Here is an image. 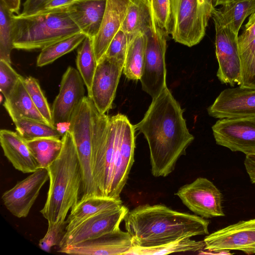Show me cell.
<instances>
[{
    "instance_id": "cb8c5ba5",
    "label": "cell",
    "mask_w": 255,
    "mask_h": 255,
    "mask_svg": "<svg viewBox=\"0 0 255 255\" xmlns=\"http://www.w3.org/2000/svg\"><path fill=\"white\" fill-rule=\"evenodd\" d=\"M121 200L103 196H92L81 198L72 208L66 220L68 232L87 218L98 213L123 205Z\"/></svg>"
},
{
    "instance_id": "f6af8a7d",
    "label": "cell",
    "mask_w": 255,
    "mask_h": 255,
    "mask_svg": "<svg viewBox=\"0 0 255 255\" xmlns=\"http://www.w3.org/2000/svg\"><path fill=\"white\" fill-rule=\"evenodd\" d=\"M236 0H212L214 7L220 5H222L225 3Z\"/></svg>"
},
{
    "instance_id": "d4e9b609",
    "label": "cell",
    "mask_w": 255,
    "mask_h": 255,
    "mask_svg": "<svg viewBox=\"0 0 255 255\" xmlns=\"http://www.w3.org/2000/svg\"><path fill=\"white\" fill-rule=\"evenodd\" d=\"M255 12V0H239L214 8L212 17L221 24L228 26L237 35L245 19Z\"/></svg>"
},
{
    "instance_id": "44dd1931",
    "label": "cell",
    "mask_w": 255,
    "mask_h": 255,
    "mask_svg": "<svg viewBox=\"0 0 255 255\" xmlns=\"http://www.w3.org/2000/svg\"><path fill=\"white\" fill-rule=\"evenodd\" d=\"M0 143L4 156L16 170L31 173L39 168L27 141L17 132L0 130Z\"/></svg>"
},
{
    "instance_id": "ac0fdd59",
    "label": "cell",
    "mask_w": 255,
    "mask_h": 255,
    "mask_svg": "<svg viewBox=\"0 0 255 255\" xmlns=\"http://www.w3.org/2000/svg\"><path fill=\"white\" fill-rule=\"evenodd\" d=\"M133 246L130 234L119 228L97 238L59 249L57 252L75 255H127Z\"/></svg>"
},
{
    "instance_id": "ab89813d",
    "label": "cell",
    "mask_w": 255,
    "mask_h": 255,
    "mask_svg": "<svg viewBox=\"0 0 255 255\" xmlns=\"http://www.w3.org/2000/svg\"><path fill=\"white\" fill-rule=\"evenodd\" d=\"M49 0H26L23 4L20 15L28 16L36 14L41 11Z\"/></svg>"
},
{
    "instance_id": "e575fe53",
    "label": "cell",
    "mask_w": 255,
    "mask_h": 255,
    "mask_svg": "<svg viewBox=\"0 0 255 255\" xmlns=\"http://www.w3.org/2000/svg\"><path fill=\"white\" fill-rule=\"evenodd\" d=\"M149 1L157 25L168 35L171 24V0H149Z\"/></svg>"
},
{
    "instance_id": "8d00e7d4",
    "label": "cell",
    "mask_w": 255,
    "mask_h": 255,
    "mask_svg": "<svg viewBox=\"0 0 255 255\" xmlns=\"http://www.w3.org/2000/svg\"><path fill=\"white\" fill-rule=\"evenodd\" d=\"M129 41L130 37L120 29L110 43L105 55L124 64Z\"/></svg>"
},
{
    "instance_id": "4dcf8cb0",
    "label": "cell",
    "mask_w": 255,
    "mask_h": 255,
    "mask_svg": "<svg viewBox=\"0 0 255 255\" xmlns=\"http://www.w3.org/2000/svg\"><path fill=\"white\" fill-rule=\"evenodd\" d=\"M16 132L25 140L42 137H62L63 133L54 125L37 121L20 119L13 122Z\"/></svg>"
},
{
    "instance_id": "5b68a950",
    "label": "cell",
    "mask_w": 255,
    "mask_h": 255,
    "mask_svg": "<svg viewBox=\"0 0 255 255\" xmlns=\"http://www.w3.org/2000/svg\"><path fill=\"white\" fill-rule=\"evenodd\" d=\"M80 32L66 8L28 16L13 14L12 16L14 49L41 50Z\"/></svg>"
},
{
    "instance_id": "ee69618b",
    "label": "cell",
    "mask_w": 255,
    "mask_h": 255,
    "mask_svg": "<svg viewBox=\"0 0 255 255\" xmlns=\"http://www.w3.org/2000/svg\"><path fill=\"white\" fill-rule=\"evenodd\" d=\"M240 53H244L255 58V39L243 48L240 49Z\"/></svg>"
},
{
    "instance_id": "5bb4252c",
    "label": "cell",
    "mask_w": 255,
    "mask_h": 255,
    "mask_svg": "<svg viewBox=\"0 0 255 255\" xmlns=\"http://www.w3.org/2000/svg\"><path fill=\"white\" fill-rule=\"evenodd\" d=\"M124 65L105 55L98 62L88 96L102 114H106L112 108Z\"/></svg>"
},
{
    "instance_id": "d590c367",
    "label": "cell",
    "mask_w": 255,
    "mask_h": 255,
    "mask_svg": "<svg viewBox=\"0 0 255 255\" xmlns=\"http://www.w3.org/2000/svg\"><path fill=\"white\" fill-rule=\"evenodd\" d=\"M21 77L10 63L0 60V91L5 99L10 95Z\"/></svg>"
},
{
    "instance_id": "b9f144b4",
    "label": "cell",
    "mask_w": 255,
    "mask_h": 255,
    "mask_svg": "<svg viewBox=\"0 0 255 255\" xmlns=\"http://www.w3.org/2000/svg\"><path fill=\"white\" fill-rule=\"evenodd\" d=\"M244 165L251 182L255 184V153L246 155Z\"/></svg>"
},
{
    "instance_id": "9c48e42d",
    "label": "cell",
    "mask_w": 255,
    "mask_h": 255,
    "mask_svg": "<svg viewBox=\"0 0 255 255\" xmlns=\"http://www.w3.org/2000/svg\"><path fill=\"white\" fill-rule=\"evenodd\" d=\"M215 27V52L218 62L217 76L222 84L240 86L242 64L238 35L228 26L213 19Z\"/></svg>"
},
{
    "instance_id": "277c9868",
    "label": "cell",
    "mask_w": 255,
    "mask_h": 255,
    "mask_svg": "<svg viewBox=\"0 0 255 255\" xmlns=\"http://www.w3.org/2000/svg\"><path fill=\"white\" fill-rule=\"evenodd\" d=\"M58 156L46 168L49 186L40 213L48 222L65 220L68 212L78 202L82 174L73 137L67 129Z\"/></svg>"
},
{
    "instance_id": "f35d334b",
    "label": "cell",
    "mask_w": 255,
    "mask_h": 255,
    "mask_svg": "<svg viewBox=\"0 0 255 255\" xmlns=\"http://www.w3.org/2000/svg\"><path fill=\"white\" fill-rule=\"evenodd\" d=\"M255 39V12L250 15L243 33L238 36L239 49L247 46Z\"/></svg>"
},
{
    "instance_id": "4316f807",
    "label": "cell",
    "mask_w": 255,
    "mask_h": 255,
    "mask_svg": "<svg viewBox=\"0 0 255 255\" xmlns=\"http://www.w3.org/2000/svg\"><path fill=\"white\" fill-rule=\"evenodd\" d=\"M205 246L204 241H197L186 238L152 247L133 246L127 255H161L174 253L196 252L202 251Z\"/></svg>"
},
{
    "instance_id": "7a4b0ae2",
    "label": "cell",
    "mask_w": 255,
    "mask_h": 255,
    "mask_svg": "<svg viewBox=\"0 0 255 255\" xmlns=\"http://www.w3.org/2000/svg\"><path fill=\"white\" fill-rule=\"evenodd\" d=\"M135 128L127 117H110L94 144L93 173L101 195L121 200L134 162Z\"/></svg>"
},
{
    "instance_id": "74e56055",
    "label": "cell",
    "mask_w": 255,
    "mask_h": 255,
    "mask_svg": "<svg viewBox=\"0 0 255 255\" xmlns=\"http://www.w3.org/2000/svg\"><path fill=\"white\" fill-rule=\"evenodd\" d=\"M242 80L240 86L255 88V58L240 53Z\"/></svg>"
},
{
    "instance_id": "d6a6232c",
    "label": "cell",
    "mask_w": 255,
    "mask_h": 255,
    "mask_svg": "<svg viewBox=\"0 0 255 255\" xmlns=\"http://www.w3.org/2000/svg\"><path fill=\"white\" fill-rule=\"evenodd\" d=\"M24 83L31 99L39 112L50 125H53L51 109L42 91L38 80L34 77L29 76L24 78Z\"/></svg>"
},
{
    "instance_id": "3957f363",
    "label": "cell",
    "mask_w": 255,
    "mask_h": 255,
    "mask_svg": "<svg viewBox=\"0 0 255 255\" xmlns=\"http://www.w3.org/2000/svg\"><path fill=\"white\" fill-rule=\"evenodd\" d=\"M125 228L133 246L149 248L181 239L209 234L210 221L162 204H145L128 211Z\"/></svg>"
},
{
    "instance_id": "ffe728a7",
    "label": "cell",
    "mask_w": 255,
    "mask_h": 255,
    "mask_svg": "<svg viewBox=\"0 0 255 255\" xmlns=\"http://www.w3.org/2000/svg\"><path fill=\"white\" fill-rule=\"evenodd\" d=\"M107 0H77L66 8L81 32L93 39L98 33Z\"/></svg>"
},
{
    "instance_id": "f1b7e54d",
    "label": "cell",
    "mask_w": 255,
    "mask_h": 255,
    "mask_svg": "<svg viewBox=\"0 0 255 255\" xmlns=\"http://www.w3.org/2000/svg\"><path fill=\"white\" fill-rule=\"evenodd\" d=\"M86 36L80 32L43 48L37 57V66L41 67L49 64L71 52L82 43Z\"/></svg>"
},
{
    "instance_id": "7402d4cb",
    "label": "cell",
    "mask_w": 255,
    "mask_h": 255,
    "mask_svg": "<svg viewBox=\"0 0 255 255\" xmlns=\"http://www.w3.org/2000/svg\"><path fill=\"white\" fill-rule=\"evenodd\" d=\"M24 79L20 77L10 95L5 99L3 107L13 122L20 119H28L50 124L35 106L25 87Z\"/></svg>"
},
{
    "instance_id": "836d02e7",
    "label": "cell",
    "mask_w": 255,
    "mask_h": 255,
    "mask_svg": "<svg viewBox=\"0 0 255 255\" xmlns=\"http://www.w3.org/2000/svg\"><path fill=\"white\" fill-rule=\"evenodd\" d=\"M68 225L67 220L57 223L48 222L47 232L39 242V247L43 251L49 253L51 248L59 246L66 233Z\"/></svg>"
},
{
    "instance_id": "7c38bea8",
    "label": "cell",
    "mask_w": 255,
    "mask_h": 255,
    "mask_svg": "<svg viewBox=\"0 0 255 255\" xmlns=\"http://www.w3.org/2000/svg\"><path fill=\"white\" fill-rule=\"evenodd\" d=\"M128 208L124 205L95 214L67 232L59 249L100 237L120 228Z\"/></svg>"
},
{
    "instance_id": "7bdbcfd3",
    "label": "cell",
    "mask_w": 255,
    "mask_h": 255,
    "mask_svg": "<svg viewBox=\"0 0 255 255\" xmlns=\"http://www.w3.org/2000/svg\"><path fill=\"white\" fill-rule=\"evenodd\" d=\"M12 12L19 14L20 6V0H0Z\"/></svg>"
},
{
    "instance_id": "9a60e30c",
    "label": "cell",
    "mask_w": 255,
    "mask_h": 255,
    "mask_svg": "<svg viewBox=\"0 0 255 255\" xmlns=\"http://www.w3.org/2000/svg\"><path fill=\"white\" fill-rule=\"evenodd\" d=\"M84 85L78 70L68 67L62 76L59 91L51 109L54 126L57 127L70 123L74 112L85 97Z\"/></svg>"
},
{
    "instance_id": "6da1fadb",
    "label": "cell",
    "mask_w": 255,
    "mask_h": 255,
    "mask_svg": "<svg viewBox=\"0 0 255 255\" xmlns=\"http://www.w3.org/2000/svg\"><path fill=\"white\" fill-rule=\"evenodd\" d=\"M183 111L167 87L152 101L143 119L134 125L143 134L149 148L151 170L155 177L174 170L179 157L194 140L187 128Z\"/></svg>"
},
{
    "instance_id": "4fadbf2b",
    "label": "cell",
    "mask_w": 255,
    "mask_h": 255,
    "mask_svg": "<svg viewBox=\"0 0 255 255\" xmlns=\"http://www.w3.org/2000/svg\"><path fill=\"white\" fill-rule=\"evenodd\" d=\"M205 250L215 253L236 250L247 255L255 254V218L240 221L207 235ZM213 253V254H214Z\"/></svg>"
},
{
    "instance_id": "1f68e13d",
    "label": "cell",
    "mask_w": 255,
    "mask_h": 255,
    "mask_svg": "<svg viewBox=\"0 0 255 255\" xmlns=\"http://www.w3.org/2000/svg\"><path fill=\"white\" fill-rule=\"evenodd\" d=\"M13 14L0 0V60L11 64L10 54L13 48L12 16Z\"/></svg>"
},
{
    "instance_id": "8992f818",
    "label": "cell",
    "mask_w": 255,
    "mask_h": 255,
    "mask_svg": "<svg viewBox=\"0 0 255 255\" xmlns=\"http://www.w3.org/2000/svg\"><path fill=\"white\" fill-rule=\"evenodd\" d=\"M109 117L100 113L92 100L85 96L69 123L68 130L75 144L82 174L81 198L102 196L93 176V149L94 142Z\"/></svg>"
},
{
    "instance_id": "603a6c76",
    "label": "cell",
    "mask_w": 255,
    "mask_h": 255,
    "mask_svg": "<svg viewBox=\"0 0 255 255\" xmlns=\"http://www.w3.org/2000/svg\"><path fill=\"white\" fill-rule=\"evenodd\" d=\"M155 22L149 0H130L121 29L130 39L144 34Z\"/></svg>"
},
{
    "instance_id": "52a82bcc",
    "label": "cell",
    "mask_w": 255,
    "mask_h": 255,
    "mask_svg": "<svg viewBox=\"0 0 255 255\" xmlns=\"http://www.w3.org/2000/svg\"><path fill=\"white\" fill-rule=\"evenodd\" d=\"M214 7L212 0H171L172 39L188 47L198 44Z\"/></svg>"
},
{
    "instance_id": "e0dca14e",
    "label": "cell",
    "mask_w": 255,
    "mask_h": 255,
    "mask_svg": "<svg viewBox=\"0 0 255 255\" xmlns=\"http://www.w3.org/2000/svg\"><path fill=\"white\" fill-rule=\"evenodd\" d=\"M216 119L255 117V88L239 86L222 91L208 108Z\"/></svg>"
},
{
    "instance_id": "8fae6325",
    "label": "cell",
    "mask_w": 255,
    "mask_h": 255,
    "mask_svg": "<svg viewBox=\"0 0 255 255\" xmlns=\"http://www.w3.org/2000/svg\"><path fill=\"white\" fill-rule=\"evenodd\" d=\"M212 129L217 144L246 155L255 153V117L220 119Z\"/></svg>"
},
{
    "instance_id": "484cf974",
    "label": "cell",
    "mask_w": 255,
    "mask_h": 255,
    "mask_svg": "<svg viewBox=\"0 0 255 255\" xmlns=\"http://www.w3.org/2000/svg\"><path fill=\"white\" fill-rule=\"evenodd\" d=\"M145 39L144 34L130 38L123 72L129 80H140L143 69Z\"/></svg>"
},
{
    "instance_id": "83f0119b",
    "label": "cell",
    "mask_w": 255,
    "mask_h": 255,
    "mask_svg": "<svg viewBox=\"0 0 255 255\" xmlns=\"http://www.w3.org/2000/svg\"><path fill=\"white\" fill-rule=\"evenodd\" d=\"M39 168H46L59 155L63 145L62 138L42 137L27 141Z\"/></svg>"
},
{
    "instance_id": "d6986e66",
    "label": "cell",
    "mask_w": 255,
    "mask_h": 255,
    "mask_svg": "<svg viewBox=\"0 0 255 255\" xmlns=\"http://www.w3.org/2000/svg\"><path fill=\"white\" fill-rule=\"evenodd\" d=\"M130 0H107L105 14L97 35L92 39L98 62L105 55L112 40L121 29Z\"/></svg>"
},
{
    "instance_id": "2e32d148",
    "label": "cell",
    "mask_w": 255,
    "mask_h": 255,
    "mask_svg": "<svg viewBox=\"0 0 255 255\" xmlns=\"http://www.w3.org/2000/svg\"><path fill=\"white\" fill-rule=\"evenodd\" d=\"M48 179L47 169L38 168L3 193V205L13 216L19 218L27 217Z\"/></svg>"
},
{
    "instance_id": "ba28073f",
    "label": "cell",
    "mask_w": 255,
    "mask_h": 255,
    "mask_svg": "<svg viewBox=\"0 0 255 255\" xmlns=\"http://www.w3.org/2000/svg\"><path fill=\"white\" fill-rule=\"evenodd\" d=\"M144 35V65L140 81L142 89L153 98L167 87L165 55L168 35L156 22Z\"/></svg>"
},
{
    "instance_id": "f546056e",
    "label": "cell",
    "mask_w": 255,
    "mask_h": 255,
    "mask_svg": "<svg viewBox=\"0 0 255 255\" xmlns=\"http://www.w3.org/2000/svg\"><path fill=\"white\" fill-rule=\"evenodd\" d=\"M76 65L85 85L90 93L98 62L94 53L92 38L86 36L78 49Z\"/></svg>"
},
{
    "instance_id": "60d3db41",
    "label": "cell",
    "mask_w": 255,
    "mask_h": 255,
    "mask_svg": "<svg viewBox=\"0 0 255 255\" xmlns=\"http://www.w3.org/2000/svg\"><path fill=\"white\" fill-rule=\"evenodd\" d=\"M76 0H49L46 2L42 10L39 12L50 11L66 8Z\"/></svg>"
},
{
    "instance_id": "30bf717a",
    "label": "cell",
    "mask_w": 255,
    "mask_h": 255,
    "mask_svg": "<svg viewBox=\"0 0 255 255\" xmlns=\"http://www.w3.org/2000/svg\"><path fill=\"white\" fill-rule=\"evenodd\" d=\"M176 194L184 205L198 216L206 219L225 216L223 194L207 178H197L181 187Z\"/></svg>"
}]
</instances>
